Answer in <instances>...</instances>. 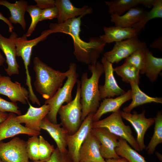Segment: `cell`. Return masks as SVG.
I'll return each instance as SVG.
<instances>
[{
  "instance_id": "2",
  "label": "cell",
  "mask_w": 162,
  "mask_h": 162,
  "mask_svg": "<svg viewBox=\"0 0 162 162\" xmlns=\"http://www.w3.org/2000/svg\"><path fill=\"white\" fill-rule=\"evenodd\" d=\"M92 76L88 77L87 72L83 73L80 81V103L82 107L81 120L82 122L90 113H95L101 100L99 89L100 77L104 73L103 64L97 62L94 65H88Z\"/></svg>"
},
{
  "instance_id": "6",
  "label": "cell",
  "mask_w": 162,
  "mask_h": 162,
  "mask_svg": "<svg viewBox=\"0 0 162 162\" xmlns=\"http://www.w3.org/2000/svg\"><path fill=\"white\" fill-rule=\"evenodd\" d=\"M120 111L119 110L113 112L102 120L93 122L92 128H105L112 134L126 140L136 150L140 152L131 129L129 126L124 124Z\"/></svg>"
},
{
  "instance_id": "11",
  "label": "cell",
  "mask_w": 162,
  "mask_h": 162,
  "mask_svg": "<svg viewBox=\"0 0 162 162\" xmlns=\"http://www.w3.org/2000/svg\"><path fill=\"white\" fill-rule=\"evenodd\" d=\"M146 110L140 114L134 111L133 113L120 111L122 118L128 121L135 130L137 138L136 140L140 151L146 148L144 138L145 134L150 127L154 123V118H146L145 116Z\"/></svg>"
},
{
  "instance_id": "26",
  "label": "cell",
  "mask_w": 162,
  "mask_h": 162,
  "mask_svg": "<svg viewBox=\"0 0 162 162\" xmlns=\"http://www.w3.org/2000/svg\"><path fill=\"white\" fill-rule=\"evenodd\" d=\"M130 84L131 88L132 101L128 106L123 108V111L130 113L135 107L147 103H162V98L152 97L148 96L140 90L138 83L131 82Z\"/></svg>"
},
{
  "instance_id": "41",
  "label": "cell",
  "mask_w": 162,
  "mask_h": 162,
  "mask_svg": "<svg viewBox=\"0 0 162 162\" xmlns=\"http://www.w3.org/2000/svg\"><path fill=\"white\" fill-rule=\"evenodd\" d=\"M0 20L3 21L8 26V31L10 33L13 32L14 27L12 24L10 22L8 19L4 16L0 12Z\"/></svg>"
},
{
  "instance_id": "35",
  "label": "cell",
  "mask_w": 162,
  "mask_h": 162,
  "mask_svg": "<svg viewBox=\"0 0 162 162\" xmlns=\"http://www.w3.org/2000/svg\"><path fill=\"white\" fill-rule=\"evenodd\" d=\"M55 148L41 135L39 137V160L44 161L48 159Z\"/></svg>"
},
{
  "instance_id": "25",
  "label": "cell",
  "mask_w": 162,
  "mask_h": 162,
  "mask_svg": "<svg viewBox=\"0 0 162 162\" xmlns=\"http://www.w3.org/2000/svg\"><path fill=\"white\" fill-rule=\"evenodd\" d=\"M0 5L7 8L9 10L10 16L8 19L12 24H19L24 30L26 28V23L25 14L28 5V2L20 0L12 3L6 0H0Z\"/></svg>"
},
{
  "instance_id": "31",
  "label": "cell",
  "mask_w": 162,
  "mask_h": 162,
  "mask_svg": "<svg viewBox=\"0 0 162 162\" xmlns=\"http://www.w3.org/2000/svg\"><path fill=\"white\" fill-rule=\"evenodd\" d=\"M155 125L152 137L146 148L148 154H153L157 146L162 143V112H158L154 117Z\"/></svg>"
},
{
  "instance_id": "1",
  "label": "cell",
  "mask_w": 162,
  "mask_h": 162,
  "mask_svg": "<svg viewBox=\"0 0 162 162\" xmlns=\"http://www.w3.org/2000/svg\"><path fill=\"white\" fill-rule=\"evenodd\" d=\"M82 17L80 16L69 19L61 24L51 23L49 29L51 34L62 33L70 35L73 40L74 54L76 59L88 65H94L103 52L106 44L99 37L90 38L88 42L80 38V34Z\"/></svg>"
},
{
  "instance_id": "29",
  "label": "cell",
  "mask_w": 162,
  "mask_h": 162,
  "mask_svg": "<svg viewBox=\"0 0 162 162\" xmlns=\"http://www.w3.org/2000/svg\"><path fill=\"white\" fill-rule=\"evenodd\" d=\"M118 144L115 151L118 155L129 162H147L145 158L129 146L127 141L119 137Z\"/></svg>"
},
{
  "instance_id": "7",
  "label": "cell",
  "mask_w": 162,
  "mask_h": 162,
  "mask_svg": "<svg viewBox=\"0 0 162 162\" xmlns=\"http://www.w3.org/2000/svg\"><path fill=\"white\" fill-rule=\"evenodd\" d=\"M49 31V29L44 30L39 37L32 40H28L26 34H24L21 37H17L15 40L16 56L21 57L23 61L26 74V84L29 89L32 88L28 70L32 49L38 43L47 38L51 34Z\"/></svg>"
},
{
  "instance_id": "32",
  "label": "cell",
  "mask_w": 162,
  "mask_h": 162,
  "mask_svg": "<svg viewBox=\"0 0 162 162\" xmlns=\"http://www.w3.org/2000/svg\"><path fill=\"white\" fill-rule=\"evenodd\" d=\"M147 45L140 48L125 59V61L133 65L144 74L146 61Z\"/></svg>"
},
{
  "instance_id": "47",
  "label": "cell",
  "mask_w": 162,
  "mask_h": 162,
  "mask_svg": "<svg viewBox=\"0 0 162 162\" xmlns=\"http://www.w3.org/2000/svg\"><path fill=\"white\" fill-rule=\"evenodd\" d=\"M2 76H1V74L0 73V79H1V77H2Z\"/></svg>"
},
{
  "instance_id": "40",
  "label": "cell",
  "mask_w": 162,
  "mask_h": 162,
  "mask_svg": "<svg viewBox=\"0 0 162 162\" xmlns=\"http://www.w3.org/2000/svg\"><path fill=\"white\" fill-rule=\"evenodd\" d=\"M151 48L156 49L160 51H162V37L160 36L158 38L150 45Z\"/></svg>"
},
{
  "instance_id": "36",
  "label": "cell",
  "mask_w": 162,
  "mask_h": 162,
  "mask_svg": "<svg viewBox=\"0 0 162 162\" xmlns=\"http://www.w3.org/2000/svg\"><path fill=\"white\" fill-rule=\"evenodd\" d=\"M30 162H73L68 152H61L57 147L55 148L50 157L44 161H30Z\"/></svg>"
},
{
  "instance_id": "33",
  "label": "cell",
  "mask_w": 162,
  "mask_h": 162,
  "mask_svg": "<svg viewBox=\"0 0 162 162\" xmlns=\"http://www.w3.org/2000/svg\"><path fill=\"white\" fill-rule=\"evenodd\" d=\"M41 10L36 5H28L26 11L28 12L31 17V22L27 31L25 34L27 37L31 35L37 24L40 21Z\"/></svg>"
},
{
  "instance_id": "43",
  "label": "cell",
  "mask_w": 162,
  "mask_h": 162,
  "mask_svg": "<svg viewBox=\"0 0 162 162\" xmlns=\"http://www.w3.org/2000/svg\"><path fill=\"white\" fill-rule=\"evenodd\" d=\"M8 114L0 111V123L4 121L8 117Z\"/></svg>"
},
{
  "instance_id": "3",
  "label": "cell",
  "mask_w": 162,
  "mask_h": 162,
  "mask_svg": "<svg viewBox=\"0 0 162 162\" xmlns=\"http://www.w3.org/2000/svg\"><path fill=\"white\" fill-rule=\"evenodd\" d=\"M36 77L34 85L36 91L43 98H51L62 85L67 78V72L55 70L35 57L33 61Z\"/></svg>"
},
{
  "instance_id": "10",
  "label": "cell",
  "mask_w": 162,
  "mask_h": 162,
  "mask_svg": "<svg viewBox=\"0 0 162 162\" xmlns=\"http://www.w3.org/2000/svg\"><path fill=\"white\" fill-rule=\"evenodd\" d=\"M146 46L138 37L116 42L112 49L104 54L103 57L110 63H118L126 58L137 50Z\"/></svg>"
},
{
  "instance_id": "18",
  "label": "cell",
  "mask_w": 162,
  "mask_h": 162,
  "mask_svg": "<svg viewBox=\"0 0 162 162\" xmlns=\"http://www.w3.org/2000/svg\"><path fill=\"white\" fill-rule=\"evenodd\" d=\"M100 145L98 140L91 132L81 147L79 162H105L100 153Z\"/></svg>"
},
{
  "instance_id": "17",
  "label": "cell",
  "mask_w": 162,
  "mask_h": 162,
  "mask_svg": "<svg viewBox=\"0 0 162 162\" xmlns=\"http://www.w3.org/2000/svg\"><path fill=\"white\" fill-rule=\"evenodd\" d=\"M29 107L26 114L16 116V120L20 124L24 123L25 127L31 130L40 132V125L43 119L48 114L50 107L44 104L39 107L32 106L28 102Z\"/></svg>"
},
{
  "instance_id": "22",
  "label": "cell",
  "mask_w": 162,
  "mask_h": 162,
  "mask_svg": "<svg viewBox=\"0 0 162 162\" xmlns=\"http://www.w3.org/2000/svg\"><path fill=\"white\" fill-rule=\"evenodd\" d=\"M104 34L99 36L106 44L117 42L128 39L138 37L139 35L133 28H122L117 26L104 27Z\"/></svg>"
},
{
  "instance_id": "16",
  "label": "cell",
  "mask_w": 162,
  "mask_h": 162,
  "mask_svg": "<svg viewBox=\"0 0 162 162\" xmlns=\"http://www.w3.org/2000/svg\"><path fill=\"white\" fill-rule=\"evenodd\" d=\"M16 116L15 113L10 112L7 118L0 123V141L20 134L32 136H38L40 134V132L31 130L22 125L16 120Z\"/></svg>"
},
{
  "instance_id": "46",
  "label": "cell",
  "mask_w": 162,
  "mask_h": 162,
  "mask_svg": "<svg viewBox=\"0 0 162 162\" xmlns=\"http://www.w3.org/2000/svg\"><path fill=\"white\" fill-rule=\"evenodd\" d=\"M0 162H3L1 159L0 158Z\"/></svg>"
},
{
  "instance_id": "12",
  "label": "cell",
  "mask_w": 162,
  "mask_h": 162,
  "mask_svg": "<svg viewBox=\"0 0 162 162\" xmlns=\"http://www.w3.org/2000/svg\"><path fill=\"white\" fill-rule=\"evenodd\" d=\"M91 133L100 141V153L104 159L121 158L117 154L115 151V148L118 144L119 137L110 133L104 128H92Z\"/></svg>"
},
{
  "instance_id": "38",
  "label": "cell",
  "mask_w": 162,
  "mask_h": 162,
  "mask_svg": "<svg viewBox=\"0 0 162 162\" xmlns=\"http://www.w3.org/2000/svg\"><path fill=\"white\" fill-rule=\"evenodd\" d=\"M58 14V10L55 6L42 9L41 11L40 21L57 18Z\"/></svg>"
},
{
  "instance_id": "34",
  "label": "cell",
  "mask_w": 162,
  "mask_h": 162,
  "mask_svg": "<svg viewBox=\"0 0 162 162\" xmlns=\"http://www.w3.org/2000/svg\"><path fill=\"white\" fill-rule=\"evenodd\" d=\"M26 151L31 161L39 160V137L38 136H32L28 138L26 141Z\"/></svg>"
},
{
  "instance_id": "13",
  "label": "cell",
  "mask_w": 162,
  "mask_h": 162,
  "mask_svg": "<svg viewBox=\"0 0 162 162\" xmlns=\"http://www.w3.org/2000/svg\"><path fill=\"white\" fill-rule=\"evenodd\" d=\"M18 37L15 32L11 33L9 38L3 36L0 32V49L6 57L7 68L5 69L7 74L9 76L18 74L20 66L16 61V50L15 42Z\"/></svg>"
},
{
  "instance_id": "44",
  "label": "cell",
  "mask_w": 162,
  "mask_h": 162,
  "mask_svg": "<svg viewBox=\"0 0 162 162\" xmlns=\"http://www.w3.org/2000/svg\"><path fill=\"white\" fill-rule=\"evenodd\" d=\"M5 61V58L4 57L0 51V66L2 65Z\"/></svg>"
},
{
  "instance_id": "14",
  "label": "cell",
  "mask_w": 162,
  "mask_h": 162,
  "mask_svg": "<svg viewBox=\"0 0 162 162\" xmlns=\"http://www.w3.org/2000/svg\"><path fill=\"white\" fill-rule=\"evenodd\" d=\"M105 73V82L103 85L99 86L101 100L112 98L122 94L126 92L118 84L114 77L112 64L103 57L101 60Z\"/></svg>"
},
{
  "instance_id": "27",
  "label": "cell",
  "mask_w": 162,
  "mask_h": 162,
  "mask_svg": "<svg viewBox=\"0 0 162 162\" xmlns=\"http://www.w3.org/2000/svg\"><path fill=\"white\" fill-rule=\"evenodd\" d=\"M162 70V58L153 56L148 48L146 51V61L144 74L150 81L154 82Z\"/></svg>"
},
{
  "instance_id": "37",
  "label": "cell",
  "mask_w": 162,
  "mask_h": 162,
  "mask_svg": "<svg viewBox=\"0 0 162 162\" xmlns=\"http://www.w3.org/2000/svg\"><path fill=\"white\" fill-rule=\"evenodd\" d=\"M0 111L3 112H7L13 113L20 116L21 112L16 103L6 100L0 97Z\"/></svg>"
},
{
  "instance_id": "39",
  "label": "cell",
  "mask_w": 162,
  "mask_h": 162,
  "mask_svg": "<svg viewBox=\"0 0 162 162\" xmlns=\"http://www.w3.org/2000/svg\"><path fill=\"white\" fill-rule=\"evenodd\" d=\"M36 5L41 10L55 6L54 0H34Z\"/></svg>"
},
{
  "instance_id": "5",
  "label": "cell",
  "mask_w": 162,
  "mask_h": 162,
  "mask_svg": "<svg viewBox=\"0 0 162 162\" xmlns=\"http://www.w3.org/2000/svg\"><path fill=\"white\" fill-rule=\"evenodd\" d=\"M76 91L74 99L70 103L62 105L59 109L61 124L68 134L76 132L80 127L82 122V107L80 103V81L77 80Z\"/></svg>"
},
{
  "instance_id": "4",
  "label": "cell",
  "mask_w": 162,
  "mask_h": 162,
  "mask_svg": "<svg viewBox=\"0 0 162 162\" xmlns=\"http://www.w3.org/2000/svg\"><path fill=\"white\" fill-rule=\"evenodd\" d=\"M66 72L67 79L64 85L51 98L46 100L44 102V104L48 105L50 107L47 116L51 122L55 124L57 123V115L61 106L64 103L68 104L72 100V90L79 76L77 65L75 63H70L69 69Z\"/></svg>"
},
{
  "instance_id": "15",
  "label": "cell",
  "mask_w": 162,
  "mask_h": 162,
  "mask_svg": "<svg viewBox=\"0 0 162 162\" xmlns=\"http://www.w3.org/2000/svg\"><path fill=\"white\" fill-rule=\"evenodd\" d=\"M0 94L7 96L12 102L26 104L29 98L28 90L17 81L13 82L8 76H2L0 80Z\"/></svg>"
},
{
  "instance_id": "8",
  "label": "cell",
  "mask_w": 162,
  "mask_h": 162,
  "mask_svg": "<svg viewBox=\"0 0 162 162\" xmlns=\"http://www.w3.org/2000/svg\"><path fill=\"white\" fill-rule=\"evenodd\" d=\"M94 114L92 113L88 114L76 132L67 135L66 142L68 153L73 162H79L80 150L84 140L91 132Z\"/></svg>"
},
{
  "instance_id": "30",
  "label": "cell",
  "mask_w": 162,
  "mask_h": 162,
  "mask_svg": "<svg viewBox=\"0 0 162 162\" xmlns=\"http://www.w3.org/2000/svg\"><path fill=\"white\" fill-rule=\"evenodd\" d=\"M162 18V0H155L151 9L147 12L144 16L139 22L132 26L139 35L142 29H144L147 23L150 20L156 18Z\"/></svg>"
},
{
  "instance_id": "24",
  "label": "cell",
  "mask_w": 162,
  "mask_h": 162,
  "mask_svg": "<svg viewBox=\"0 0 162 162\" xmlns=\"http://www.w3.org/2000/svg\"><path fill=\"white\" fill-rule=\"evenodd\" d=\"M147 12L142 8L136 7L121 16L115 14L111 15V21L116 26L130 27L140 21Z\"/></svg>"
},
{
  "instance_id": "23",
  "label": "cell",
  "mask_w": 162,
  "mask_h": 162,
  "mask_svg": "<svg viewBox=\"0 0 162 162\" xmlns=\"http://www.w3.org/2000/svg\"><path fill=\"white\" fill-rule=\"evenodd\" d=\"M155 0H113L105 1L110 14L121 16L130 9L139 5L148 8H152Z\"/></svg>"
},
{
  "instance_id": "20",
  "label": "cell",
  "mask_w": 162,
  "mask_h": 162,
  "mask_svg": "<svg viewBox=\"0 0 162 162\" xmlns=\"http://www.w3.org/2000/svg\"><path fill=\"white\" fill-rule=\"evenodd\" d=\"M61 124L51 122L47 116L41 121L40 128L46 131L55 142L57 147L61 152H68L67 149V138L68 134L67 131Z\"/></svg>"
},
{
  "instance_id": "42",
  "label": "cell",
  "mask_w": 162,
  "mask_h": 162,
  "mask_svg": "<svg viewBox=\"0 0 162 162\" xmlns=\"http://www.w3.org/2000/svg\"><path fill=\"white\" fill-rule=\"evenodd\" d=\"M105 161V162H129L126 159L123 158L119 159H106Z\"/></svg>"
},
{
  "instance_id": "21",
  "label": "cell",
  "mask_w": 162,
  "mask_h": 162,
  "mask_svg": "<svg viewBox=\"0 0 162 162\" xmlns=\"http://www.w3.org/2000/svg\"><path fill=\"white\" fill-rule=\"evenodd\" d=\"M131 99V90L130 89L116 98H108L103 99L97 111L93 116V122L99 120L105 114L118 111L124 103Z\"/></svg>"
},
{
  "instance_id": "28",
  "label": "cell",
  "mask_w": 162,
  "mask_h": 162,
  "mask_svg": "<svg viewBox=\"0 0 162 162\" xmlns=\"http://www.w3.org/2000/svg\"><path fill=\"white\" fill-rule=\"evenodd\" d=\"M114 70L123 81L127 83L134 82L140 84V70L128 62H124L122 65L116 67Z\"/></svg>"
},
{
  "instance_id": "45",
  "label": "cell",
  "mask_w": 162,
  "mask_h": 162,
  "mask_svg": "<svg viewBox=\"0 0 162 162\" xmlns=\"http://www.w3.org/2000/svg\"><path fill=\"white\" fill-rule=\"evenodd\" d=\"M156 154L158 157V159L162 162V155L158 152L155 153Z\"/></svg>"
},
{
  "instance_id": "19",
  "label": "cell",
  "mask_w": 162,
  "mask_h": 162,
  "mask_svg": "<svg viewBox=\"0 0 162 162\" xmlns=\"http://www.w3.org/2000/svg\"><path fill=\"white\" fill-rule=\"evenodd\" d=\"M55 6L57 8L58 14L57 18V23H62L73 18L84 16L92 13L93 9L87 5L81 8L74 6L69 0H56Z\"/></svg>"
},
{
  "instance_id": "9",
  "label": "cell",
  "mask_w": 162,
  "mask_h": 162,
  "mask_svg": "<svg viewBox=\"0 0 162 162\" xmlns=\"http://www.w3.org/2000/svg\"><path fill=\"white\" fill-rule=\"evenodd\" d=\"M26 141L15 137L9 141H0V158L3 162H30L26 151Z\"/></svg>"
}]
</instances>
